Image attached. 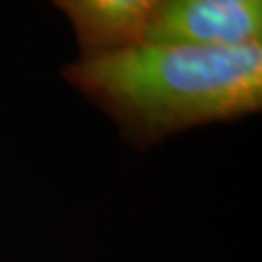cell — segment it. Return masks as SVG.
I'll use <instances>...</instances> for the list:
<instances>
[{
  "label": "cell",
  "instance_id": "6da1fadb",
  "mask_svg": "<svg viewBox=\"0 0 262 262\" xmlns=\"http://www.w3.org/2000/svg\"><path fill=\"white\" fill-rule=\"evenodd\" d=\"M64 78L109 113L128 140L150 146L192 126L260 111L262 43H132L82 55L66 66Z\"/></svg>",
  "mask_w": 262,
  "mask_h": 262
},
{
  "label": "cell",
  "instance_id": "3957f363",
  "mask_svg": "<svg viewBox=\"0 0 262 262\" xmlns=\"http://www.w3.org/2000/svg\"><path fill=\"white\" fill-rule=\"evenodd\" d=\"M74 24L82 55L138 43L161 0H51Z\"/></svg>",
  "mask_w": 262,
  "mask_h": 262
},
{
  "label": "cell",
  "instance_id": "7a4b0ae2",
  "mask_svg": "<svg viewBox=\"0 0 262 262\" xmlns=\"http://www.w3.org/2000/svg\"><path fill=\"white\" fill-rule=\"evenodd\" d=\"M260 37L262 0H161L138 43L245 47Z\"/></svg>",
  "mask_w": 262,
  "mask_h": 262
}]
</instances>
